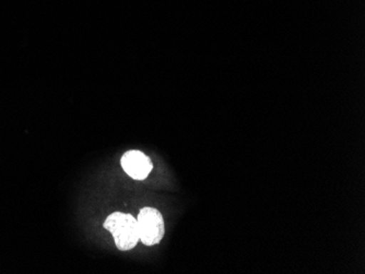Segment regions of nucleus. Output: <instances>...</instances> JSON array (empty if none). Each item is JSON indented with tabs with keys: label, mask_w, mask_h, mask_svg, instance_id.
<instances>
[{
	"label": "nucleus",
	"mask_w": 365,
	"mask_h": 274,
	"mask_svg": "<svg viewBox=\"0 0 365 274\" xmlns=\"http://www.w3.org/2000/svg\"><path fill=\"white\" fill-rule=\"evenodd\" d=\"M139 235L140 241L145 246H155L159 244L164 237L165 226L161 212L155 208L141 209L138 218Z\"/></svg>",
	"instance_id": "2"
},
{
	"label": "nucleus",
	"mask_w": 365,
	"mask_h": 274,
	"mask_svg": "<svg viewBox=\"0 0 365 274\" xmlns=\"http://www.w3.org/2000/svg\"><path fill=\"white\" fill-rule=\"evenodd\" d=\"M104 228L112 233L115 245L122 251L134 248L140 239L138 221L131 214L114 212L106 218Z\"/></svg>",
	"instance_id": "1"
},
{
	"label": "nucleus",
	"mask_w": 365,
	"mask_h": 274,
	"mask_svg": "<svg viewBox=\"0 0 365 274\" xmlns=\"http://www.w3.org/2000/svg\"><path fill=\"white\" fill-rule=\"evenodd\" d=\"M120 163L127 175L137 181L147 179L153 167L151 159L138 150H130L125 153Z\"/></svg>",
	"instance_id": "3"
}]
</instances>
